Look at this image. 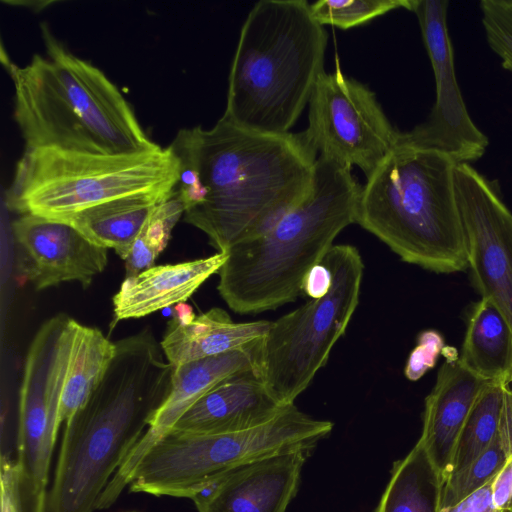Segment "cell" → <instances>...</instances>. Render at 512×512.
Masks as SVG:
<instances>
[{
	"instance_id": "29",
	"label": "cell",
	"mask_w": 512,
	"mask_h": 512,
	"mask_svg": "<svg viewBox=\"0 0 512 512\" xmlns=\"http://www.w3.org/2000/svg\"><path fill=\"white\" fill-rule=\"evenodd\" d=\"M444 339L434 329L422 331L417 337V344L410 352L404 374L410 381L419 380L429 369L433 368L444 349Z\"/></svg>"
},
{
	"instance_id": "15",
	"label": "cell",
	"mask_w": 512,
	"mask_h": 512,
	"mask_svg": "<svg viewBox=\"0 0 512 512\" xmlns=\"http://www.w3.org/2000/svg\"><path fill=\"white\" fill-rule=\"evenodd\" d=\"M309 452L297 449L243 465L192 500L198 512H285Z\"/></svg>"
},
{
	"instance_id": "10",
	"label": "cell",
	"mask_w": 512,
	"mask_h": 512,
	"mask_svg": "<svg viewBox=\"0 0 512 512\" xmlns=\"http://www.w3.org/2000/svg\"><path fill=\"white\" fill-rule=\"evenodd\" d=\"M78 326L71 316L58 313L39 327L27 350L17 407L15 491L21 512H45L60 402Z\"/></svg>"
},
{
	"instance_id": "26",
	"label": "cell",
	"mask_w": 512,
	"mask_h": 512,
	"mask_svg": "<svg viewBox=\"0 0 512 512\" xmlns=\"http://www.w3.org/2000/svg\"><path fill=\"white\" fill-rule=\"evenodd\" d=\"M508 459L497 433L493 442L475 460L447 478L441 491L438 512L457 504L491 482Z\"/></svg>"
},
{
	"instance_id": "22",
	"label": "cell",
	"mask_w": 512,
	"mask_h": 512,
	"mask_svg": "<svg viewBox=\"0 0 512 512\" xmlns=\"http://www.w3.org/2000/svg\"><path fill=\"white\" fill-rule=\"evenodd\" d=\"M114 353L115 342L100 329L79 323L60 402V425L85 404L105 375Z\"/></svg>"
},
{
	"instance_id": "4",
	"label": "cell",
	"mask_w": 512,
	"mask_h": 512,
	"mask_svg": "<svg viewBox=\"0 0 512 512\" xmlns=\"http://www.w3.org/2000/svg\"><path fill=\"white\" fill-rule=\"evenodd\" d=\"M361 189L350 169L318 157L307 195L266 232L226 251L217 289L229 308L256 314L294 301L337 235L356 223Z\"/></svg>"
},
{
	"instance_id": "11",
	"label": "cell",
	"mask_w": 512,
	"mask_h": 512,
	"mask_svg": "<svg viewBox=\"0 0 512 512\" xmlns=\"http://www.w3.org/2000/svg\"><path fill=\"white\" fill-rule=\"evenodd\" d=\"M302 133L318 157L350 170L356 166L367 178L396 146L400 131L376 94L337 68L319 77Z\"/></svg>"
},
{
	"instance_id": "20",
	"label": "cell",
	"mask_w": 512,
	"mask_h": 512,
	"mask_svg": "<svg viewBox=\"0 0 512 512\" xmlns=\"http://www.w3.org/2000/svg\"><path fill=\"white\" fill-rule=\"evenodd\" d=\"M175 191L117 198L85 209L62 222L72 225L92 243L113 249L125 260L151 213Z\"/></svg>"
},
{
	"instance_id": "35",
	"label": "cell",
	"mask_w": 512,
	"mask_h": 512,
	"mask_svg": "<svg viewBox=\"0 0 512 512\" xmlns=\"http://www.w3.org/2000/svg\"><path fill=\"white\" fill-rule=\"evenodd\" d=\"M174 313V318L182 324L191 322L196 316L191 306L185 302L175 305Z\"/></svg>"
},
{
	"instance_id": "3",
	"label": "cell",
	"mask_w": 512,
	"mask_h": 512,
	"mask_svg": "<svg viewBox=\"0 0 512 512\" xmlns=\"http://www.w3.org/2000/svg\"><path fill=\"white\" fill-rule=\"evenodd\" d=\"M46 55L19 66L2 54L14 86L25 149L135 154L158 149L128 101L96 66L69 52L42 24Z\"/></svg>"
},
{
	"instance_id": "6",
	"label": "cell",
	"mask_w": 512,
	"mask_h": 512,
	"mask_svg": "<svg viewBox=\"0 0 512 512\" xmlns=\"http://www.w3.org/2000/svg\"><path fill=\"white\" fill-rule=\"evenodd\" d=\"M448 155L397 143L362 186L356 223L401 260L451 274L468 269Z\"/></svg>"
},
{
	"instance_id": "8",
	"label": "cell",
	"mask_w": 512,
	"mask_h": 512,
	"mask_svg": "<svg viewBox=\"0 0 512 512\" xmlns=\"http://www.w3.org/2000/svg\"><path fill=\"white\" fill-rule=\"evenodd\" d=\"M332 428L330 421L312 418L292 404L272 421L241 432L207 435L171 430L139 460L129 490L192 500L243 465L282 452L313 449Z\"/></svg>"
},
{
	"instance_id": "32",
	"label": "cell",
	"mask_w": 512,
	"mask_h": 512,
	"mask_svg": "<svg viewBox=\"0 0 512 512\" xmlns=\"http://www.w3.org/2000/svg\"><path fill=\"white\" fill-rule=\"evenodd\" d=\"M331 274L329 269L322 263L315 265L306 275L302 293L310 299L323 297L330 288Z\"/></svg>"
},
{
	"instance_id": "19",
	"label": "cell",
	"mask_w": 512,
	"mask_h": 512,
	"mask_svg": "<svg viewBox=\"0 0 512 512\" xmlns=\"http://www.w3.org/2000/svg\"><path fill=\"white\" fill-rule=\"evenodd\" d=\"M270 326L267 320L234 322L225 310L214 307L186 324L173 317L160 344L167 360L177 366L242 348L263 338Z\"/></svg>"
},
{
	"instance_id": "9",
	"label": "cell",
	"mask_w": 512,
	"mask_h": 512,
	"mask_svg": "<svg viewBox=\"0 0 512 512\" xmlns=\"http://www.w3.org/2000/svg\"><path fill=\"white\" fill-rule=\"evenodd\" d=\"M321 262L331 274L329 291L271 321L260 341L258 370L286 405L294 404L327 363L359 303L364 263L358 249L333 245Z\"/></svg>"
},
{
	"instance_id": "28",
	"label": "cell",
	"mask_w": 512,
	"mask_h": 512,
	"mask_svg": "<svg viewBox=\"0 0 512 512\" xmlns=\"http://www.w3.org/2000/svg\"><path fill=\"white\" fill-rule=\"evenodd\" d=\"M479 7L487 43L512 73V0H482Z\"/></svg>"
},
{
	"instance_id": "1",
	"label": "cell",
	"mask_w": 512,
	"mask_h": 512,
	"mask_svg": "<svg viewBox=\"0 0 512 512\" xmlns=\"http://www.w3.org/2000/svg\"><path fill=\"white\" fill-rule=\"evenodd\" d=\"M169 147L202 187V200L185 210L184 221L218 252L263 234L298 204L318 158L302 132H258L223 116L209 129L179 130Z\"/></svg>"
},
{
	"instance_id": "31",
	"label": "cell",
	"mask_w": 512,
	"mask_h": 512,
	"mask_svg": "<svg viewBox=\"0 0 512 512\" xmlns=\"http://www.w3.org/2000/svg\"><path fill=\"white\" fill-rule=\"evenodd\" d=\"M492 481L440 512H497L492 498Z\"/></svg>"
},
{
	"instance_id": "7",
	"label": "cell",
	"mask_w": 512,
	"mask_h": 512,
	"mask_svg": "<svg viewBox=\"0 0 512 512\" xmlns=\"http://www.w3.org/2000/svg\"><path fill=\"white\" fill-rule=\"evenodd\" d=\"M180 174L181 162L169 146L116 155L25 149L6 192V204L21 215L66 221L117 198L173 193Z\"/></svg>"
},
{
	"instance_id": "25",
	"label": "cell",
	"mask_w": 512,
	"mask_h": 512,
	"mask_svg": "<svg viewBox=\"0 0 512 512\" xmlns=\"http://www.w3.org/2000/svg\"><path fill=\"white\" fill-rule=\"evenodd\" d=\"M184 212L177 189L154 209L124 260L126 278L155 266V260L166 248L171 232Z\"/></svg>"
},
{
	"instance_id": "24",
	"label": "cell",
	"mask_w": 512,
	"mask_h": 512,
	"mask_svg": "<svg viewBox=\"0 0 512 512\" xmlns=\"http://www.w3.org/2000/svg\"><path fill=\"white\" fill-rule=\"evenodd\" d=\"M508 385L489 382L477 396L457 439L449 476L469 465L497 436Z\"/></svg>"
},
{
	"instance_id": "36",
	"label": "cell",
	"mask_w": 512,
	"mask_h": 512,
	"mask_svg": "<svg viewBox=\"0 0 512 512\" xmlns=\"http://www.w3.org/2000/svg\"><path fill=\"white\" fill-rule=\"evenodd\" d=\"M510 389H511V392H512V371H511V379H510Z\"/></svg>"
},
{
	"instance_id": "18",
	"label": "cell",
	"mask_w": 512,
	"mask_h": 512,
	"mask_svg": "<svg viewBox=\"0 0 512 512\" xmlns=\"http://www.w3.org/2000/svg\"><path fill=\"white\" fill-rule=\"evenodd\" d=\"M227 252L209 257L153 266L140 274L127 277L112 299L113 321L148 316L164 308L184 303L227 259Z\"/></svg>"
},
{
	"instance_id": "21",
	"label": "cell",
	"mask_w": 512,
	"mask_h": 512,
	"mask_svg": "<svg viewBox=\"0 0 512 512\" xmlns=\"http://www.w3.org/2000/svg\"><path fill=\"white\" fill-rule=\"evenodd\" d=\"M459 361L487 382L510 384L512 326L491 300L481 298L473 305Z\"/></svg>"
},
{
	"instance_id": "16",
	"label": "cell",
	"mask_w": 512,
	"mask_h": 512,
	"mask_svg": "<svg viewBox=\"0 0 512 512\" xmlns=\"http://www.w3.org/2000/svg\"><path fill=\"white\" fill-rule=\"evenodd\" d=\"M290 405L273 395L258 368L247 369L228 376L199 398L171 430L207 435L241 432L272 421Z\"/></svg>"
},
{
	"instance_id": "34",
	"label": "cell",
	"mask_w": 512,
	"mask_h": 512,
	"mask_svg": "<svg viewBox=\"0 0 512 512\" xmlns=\"http://www.w3.org/2000/svg\"><path fill=\"white\" fill-rule=\"evenodd\" d=\"M15 475L1 472V512H20L14 494Z\"/></svg>"
},
{
	"instance_id": "12",
	"label": "cell",
	"mask_w": 512,
	"mask_h": 512,
	"mask_svg": "<svg viewBox=\"0 0 512 512\" xmlns=\"http://www.w3.org/2000/svg\"><path fill=\"white\" fill-rule=\"evenodd\" d=\"M447 0H412L435 79L436 99L428 117L409 131H400L399 144L436 150L457 164L480 159L488 137L475 125L466 108L456 78Z\"/></svg>"
},
{
	"instance_id": "23",
	"label": "cell",
	"mask_w": 512,
	"mask_h": 512,
	"mask_svg": "<svg viewBox=\"0 0 512 512\" xmlns=\"http://www.w3.org/2000/svg\"><path fill=\"white\" fill-rule=\"evenodd\" d=\"M443 482L418 441L395 463L376 512H438Z\"/></svg>"
},
{
	"instance_id": "2",
	"label": "cell",
	"mask_w": 512,
	"mask_h": 512,
	"mask_svg": "<svg viewBox=\"0 0 512 512\" xmlns=\"http://www.w3.org/2000/svg\"><path fill=\"white\" fill-rule=\"evenodd\" d=\"M174 366L150 328L115 341L110 365L67 421L45 512H93L167 400Z\"/></svg>"
},
{
	"instance_id": "38",
	"label": "cell",
	"mask_w": 512,
	"mask_h": 512,
	"mask_svg": "<svg viewBox=\"0 0 512 512\" xmlns=\"http://www.w3.org/2000/svg\"><path fill=\"white\" fill-rule=\"evenodd\" d=\"M132 512H134V511H132Z\"/></svg>"
},
{
	"instance_id": "27",
	"label": "cell",
	"mask_w": 512,
	"mask_h": 512,
	"mask_svg": "<svg viewBox=\"0 0 512 512\" xmlns=\"http://www.w3.org/2000/svg\"><path fill=\"white\" fill-rule=\"evenodd\" d=\"M412 0H318L310 4L314 19L321 25L350 29L393 10H411Z\"/></svg>"
},
{
	"instance_id": "5",
	"label": "cell",
	"mask_w": 512,
	"mask_h": 512,
	"mask_svg": "<svg viewBox=\"0 0 512 512\" xmlns=\"http://www.w3.org/2000/svg\"><path fill=\"white\" fill-rule=\"evenodd\" d=\"M328 33L305 0H261L241 27L223 117L284 134L308 105L324 71Z\"/></svg>"
},
{
	"instance_id": "30",
	"label": "cell",
	"mask_w": 512,
	"mask_h": 512,
	"mask_svg": "<svg viewBox=\"0 0 512 512\" xmlns=\"http://www.w3.org/2000/svg\"><path fill=\"white\" fill-rule=\"evenodd\" d=\"M492 498L497 512L512 510V456L492 481Z\"/></svg>"
},
{
	"instance_id": "13",
	"label": "cell",
	"mask_w": 512,
	"mask_h": 512,
	"mask_svg": "<svg viewBox=\"0 0 512 512\" xmlns=\"http://www.w3.org/2000/svg\"><path fill=\"white\" fill-rule=\"evenodd\" d=\"M454 182L473 285L512 326V212L498 180L471 164L456 165Z\"/></svg>"
},
{
	"instance_id": "14",
	"label": "cell",
	"mask_w": 512,
	"mask_h": 512,
	"mask_svg": "<svg viewBox=\"0 0 512 512\" xmlns=\"http://www.w3.org/2000/svg\"><path fill=\"white\" fill-rule=\"evenodd\" d=\"M17 268L36 290L76 281L88 288L108 263V249L72 225L24 214L12 222Z\"/></svg>"
},
{
	"instance_id": "17",
	"label": "cell",
	"mask_w": 512,
	"mask_h": 512,
	"mask_svg": "<svg viewBox=\"0 0 512 512\" xmlns=\"http://www.w3.org/2000/svg\"><path fill=\"white\" fill-rule=\"evenodd\" d=\"M442 354L445 362L425 399L418 441L444 485L461 429L477 396L489 382L466 369L452 347H444Z\"/></svg>"
},
{
	"instance_id": "37",
	"label": "cell",
	"mask_w": 512,
	"mask_h": 512,
	"mask_svg": "<svg viewBox=\"0 0 512 512\" xmlns=\"http://www.w3.org/2000/svg\"><path fill=\"white\" fill-rule=\"evenodd\" d=\"M502 512H512V510H505V511H502Z\"/></svg>"
},
{
	"instance_id": "33",
	"label": "cell",
	"mask_w": 512,
	"mask_h": 512,
	"mask_svg": "<svg viewBox=\"0 0 512 512\" xmlns=\"http://www.w3.org/2000/svg\"><path fill=\"white\" fill-rule=\"evenodd\" d=\"M498 436L509 456H512V392L507 386L498 429Z\"/></svg>"
}]
</instances>
